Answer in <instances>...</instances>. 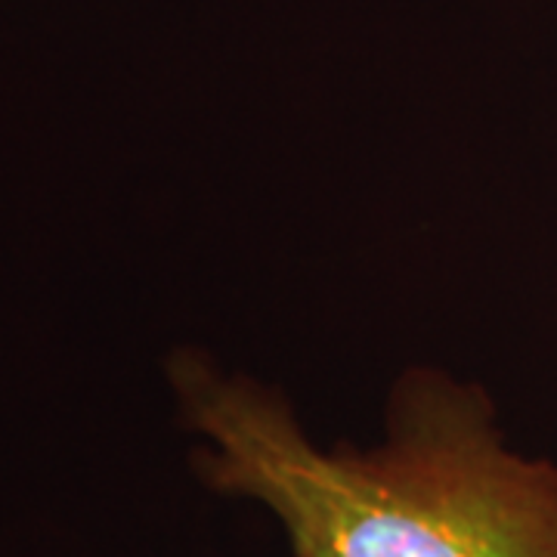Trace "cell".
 Listing matches in <instances>:
<instances>
[{
	"label": "cell",
	"instance_id": "6da1fadb",
	"mask_svg": "<svg viewBox=\"0 0 557 557\" xmlns=\"http://www.w3.org/2000/svg\"><path fill=\"white\" fill-rule=\"evenodd\" d=\"M171 384L199 478L263 505L295 557H557V465L511 449L480 387L418 369L359 453L317 446L278 394L196 354Z\"/></svg>",
	"mask_w": 557,
	"mask_h": 557
}]
</instances>
